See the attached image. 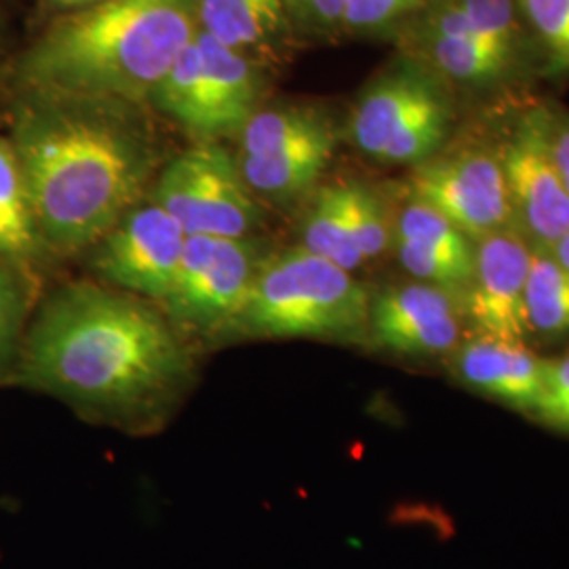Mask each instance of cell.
I'll return each instance as SVG.
<instances>
[{
  "mask_svg": "<svg viewBox=\"0 0 569 569\" xmlns=\"http://www.w3.org/2000/svg\"><path fill=\"white\" fill-rule=\"evenodd\" d=\"M291 28L284 0L199 2V30L253 60L281 44Z\"/></svg>",
  "mask_w": 569,
  "mask_h": 569,
  "instance_id": "cell-18",
  "label": "cell"
},
{
  "mask_svg": "<svg viewBox=\"0 0 569 569\" xmlns=\"http://www.w3.org/2000/svg\"><path fill=\"white\" fill-rule=\"evenodd\" d=\"M188 234L161 204L129 209L96 247L93 268L117 289L163 302L176 281Z\"/></svg>",
  "mask_w": 569,
  "mask_h": 569,
  "instance_id": "cell-12",
  "label": "cell"
},
{
  "mask_svg": "<svg viewBox=\"0 0 569 569\" xmlns=\"http://www.w3.org/2000/svg\"><path fill=\"white\" fill-rule=\"evenodd\" d=\"M549 253L559 264L569 270V232L566 237H561L557 243L552 244Z\"/></svg>",
  "mask_w": 569,
  "mask_h": 569,
  "instance_id": "cell-31",
  "label": "cell"
},
{
  "mask_svg": "<svg viewBox=\"0 0 569 569\" xmlns=\"http://www.w3.org/2000/svg\"><path fill=\"white\" fill-rule=\"evenodd\" d=\"M409 190L411 199L432 207L475 241L510 226L509 194L498 150L477 146L441 150L413 167Z\"/></svg>",
  "mask_w": 569,
  "mask_h": 569,
  "instance_id": "cell-11",
  "label": "cell"
},
{
  "mask_svg": "<svg viewBox=\"0 0 569 569\" xmlns=\"http://www.w3.org/2000/svg\"><path fill=\"white\" fill-rule=\"evenodd\" d=\"M531 244L505 226L475 241V266L462 306L479 336L521 342L528 336L526 283Z\"/></svg>",
  "mask_w": 569,
  "mask_h": 569,
  "instance_id": "cell-13",
  "label": "cell"
},
{
  "mask_svg": "<svg viewBox=\"0 0 569 569\" xmlns=\"http://www.w3.org/2000/svg\"><path fill=\"white\" fill-rule=\"evenodd\" d=\"M348 201L359 249L369 260L380 258L392 244V220L382 197L361 182H348Z\"/></svg>",
  "mask_w": 569,
  "mask_h": 569,
  "instance_id": "cell-25",
  "label": "cell"
},
{
  "mask_svg": "<svg viewBox=\"0 0 569 569\" xmlns=\"http://www.w3.org/2000/svg\"><path fill=\"white\" fill-rule=\"evenodd\" d=\"M427 0H345L342 32L352 37H387L411 20Z\"/></svg>",
  "mask_w": 569,
  "mask_h": 569,
  "instance_id": "cell-24",
  "label": "cell"
},
{
  "mask_svg": "<svg viewBox=\"0 0 569 569\" xmlns=\"http://www.w3.org/2000/svg\"><path fill=\"white\" fill-rule=\"evenodd\" d=\"M256 199L239 161L220 142L194 143L164 164L152 186V201L186 234L249 237L260 224Z\"/></svg>",
  "mask_w": 569,
  "mask_h": 569,
  "instance_id": "cell-8",
  "label": "cell"
},
{
  "mask_svg": "<svg viewBox=\"0 0 569 569\" xmlns=\"http://www.w3.org/2000/svg\"><path fill=\"white\" fill-rule=\"evenodd\" d=\"M18 274V268L0 260V371L16 355L26 310L23 289Z\"/></svg>",
  "mask_w": 569,
  "mask_h": 569,
  "instance_id": "cell-26",
  "label": "cell"
},
{
  "mask_svg": "<svg viewBox=\"0 0 569 569\" xmlns=\"http://www.w3.org/2000/svg\"><path fill=\"white\" fill-rule=\"evenodd\" d=\"M528 331L545 338L569 336V270L549 251H533L526 283Z\"/></svg>",
  "mask_w": 569,
  "mask_h": 569,
  "instance_id": "cell-21",
  "label": "cell"
},
{
  "mask_svg": "<svg viewBox=\"0 0 569 569\" xmlns=\"http://www.w3.org/2000/svg\"><path fill=\"white\" fill-rule=\"evenodd\" d=\"M260 63L199 30L171 63L148 106L178 122L197 142L239 138L260 110Z\"/></svg>",
  "mask_w": 569,
  "mask_h": 569,
  "instance_id": "cell-7",
  "label": "cell"
},
{
  "mask_svg": "<svg viewBox=\"0 0 569 569\" xmlns=\"http://www.w3.org/2000/svg\"><path fill=\"white\" fill-rule=\"evenodd\" d=\"M338 146L336 127L266 154H239L244 182L256 197L289 203L319 182Z\"/></svg>",
  "mask_w": 569,
  "mask_h": 569,
  "instance_id": "cell-17",
  "label": "cell"
},
{
  "mask_svg": "<svg viewBox=\"0 0 569 569\" xmlns=\"http://www.w3.org/2000/svg\"><path fill=\"white\" fill-rule=\"evenodd\" d=\"M42 251L20 157L9 136H0V260L23 272L37 264Z\"/></svg>",
  "mask_w": 569,
  "mask_h": 569,
  "instance_id": "cell-19",
  "label": "cell"
},
{
  "mask_svg": "<svg viewBox=\"0 0 569 569\" xmlns=\"http://www.w3.org/2000/svg\"><path fill=\"white\" fill-rule=\"evenodd\" d=\"M536 44L540 72L569 77V0H517Z\"/></svg>",
  "mask_w": 569,
  "mask_h": 569,
  "instance_id": "cell-23",
  "label": "cell"
},
{
  "mask_svg": "<svg viewBox=\"0 0 569 569\" xmlns=\"http://www.w3.org/2000/svg\"><path fill=\"white\" fill-rule=\"evenodd\" d=\"M20 378L91 422L150 432L192 385L194 361L178 327L146 298L81 283L42 305L21 342Z\"/></svg>",
  "mask_w": 569,
  "mask_h": 569,
  "instance_id": "cell-1",
  "label": "cell"
},
{
  "mask_svg": "<svg viewBox=\"0 0 569 569\" xmlns=\"http://www.w3.org/2000/svg\"><path fill=\"white\" fill-rule=\"evenodd\" d=\"M451 87L406 53L367 82L352 108V146L380 164L425 163L443 150L453 124Z\"/></svg>",
  "mask_w": 569,
  "mask_h": 569,
  "instance_id": "cell-6",
  "label": "cell"
},
{
  "mask_svg": "<svg viewBox=\"0 0 569 569\" xmlns=\"http://www.w3.org/2000/svg\"><path fill=\"white\" fill-rule=\"evenodd\" d=\"M262 258L249 237L188 234L176 281L161 302L164 315L183 338H226Z\"/></svg>",
  "mask_w": 569,
  "mask_h": 569,
  "instance_id": "cell-9",
  "label": "cell"
},
{
  "mask_svg": "<svg viewBox=\"0 0 569 569\" xmlns=\"http://www.w3.org/2000/svg\"><path fill=\"white\" fill-rule=\"evenodd\" d=\"M329 127H336L331 117L315 106L293 103L260 108L239 133V154H266Z\"/></svg>",
  "mask_w": 569,
  "mask_h": 569,
  "instance_id": "cell-22",
  "label": "cell"
},
{
  "mask_svg": "<svg viewBox=\"0 0 569 569\" xmlns=\"http://www.w3.org/2000/svg\"><path fill=\"white\" fill-rule=\"evenodd\" d=\"M302 247L348 272L366 264L355 237L348 182L327 183L315 192L302 222Z\"/></svg>",
  "mask_w": 569,
  "mask_h": 569,
  "instance_id": "cell-20",
  "label": "cell"
},
{
  "mask_svg": "<svg viewBox=\"0 0 569 569\" xmlns=\"http://www.w3.org/2000/svg\"><path fill=\"white\" fill-rule=\"evenodd\" d=\"M549 142L552 161L569 194V114L549 108Z\"/></svg>",
  "mask_w": 569,
  "mask_h": 569,
  "instance_id": "cell-29",
  "label": "cell"
},
{
  "mask_svg": "<svg viewBox=\"0 0 569 569\" xmlns=\"http://www.w3.org/2000/svg\"><path fill=\"white\" fill-rule=\"evenodd\" d=\"M44 249L100 243L142 203L161 150L142 103L21 89L11 133Z\"/></svg>",
  "mask_w": 569,
  "mask_h": 569,
  "instance_id": "cell-2",
  "label": "cell"
},
{
  "mask_svg": "<svg viewBox=\"0 0 569 569\" xmlns=\"http://www.w3.org/2000/svg\"><path fill=\"white\" fill-rule=\"evenodd\" d=\"M536 413L552 427L569 430V355L547 361L545 390Z\"/></svg>",
  "mask_w": 569,
  "mask_h": 569,
  "instance_id": "cell-28",
  "label": "cell"
},
{
  "mask_svg": "<svg viewBox=\"0 0 569 569\" xmlns=\"http://www.w3.org/2000/svg\"><path fill=\"white\" fill-rule=\"evenodd\" d=\"M451 367L465 387L515 409L538 411L547 361L521 342L477 336L453 350Z\"/></svg>",
  "mask_w": 569,
  "mask_h": 569,
  "instance_id": "cell-16",
  "label": "cell"
},
{
  "mask_svg": "<svg viewBox=\"0 0 569 569\" xmlns=\"http://www.w3.org/2000/svg\"><path fill=\"white\" fill-rule=\"evenodd\" d=\"M49 2L53 7H58L63 13H70V11H79V9L102 4V2H108V0H49Z\"/></svg>",
  "mask_w": 569,
  "mask_h": 569,
  "instance_id": "cell-30",
  "label": "cell"
},
{
  "mask_svg": "<svg viewBox=\"0 0 569 569\" xmlns=\"http://www.w3.org/2000/svg\"><path fill=\"white\" fill-rule=\"evenodd\" d=\"M291 26L310 37H333L342 32L345 0H284Z\"/></svg>",
  "mask_w": 569,
  "mask_h": 569,
  "instance_id": "cell-27",
  "label": "cell"
},
{
  "mask_svg": "<svg viewBox=\"0 0 569 569\" xmlns=\"http://www.w3.org/2000/svg\"><path fill=\"white\" fill-rule=\"evenodd\" d=\"M369 300L352 272L300 244L262 258L226 338L363 342Z\"/></svg>",
  "mask_w": 569,
  "mask_h": 569,
  "instance_id": "cell-5",
  "label": "cell"
},
{
  "mask_svg": "<svg viewBox=\"0 0 569 569\" xmlns=\"http://www.w3.org/2000/svg\"><path fill=\"white\" fill-rule=\"evenodd\" d=\"M199 2L108 0L63 13L21 58V89L148 106L199 34Z\"/></svg>",
  "mask_w": 569,
  "mask_h": 569,
  "instance_id": "cell-3",
  "label": "cell"
},
{
  "mask_svg": "<svg viewBox=\"0 0 569 569\" xmlns=\"http://www.w3.org/2000/svg\"><path fill=\"white\" fill-rule=\"evenodd\" d=\"M395 41L451 89L491 91L540 72L517 0H427Z\"/></svg>",
  "mask_w": 569,
  "mask_h": 569,
  "instance_id": "cell-4",
  "label": "cell"
},
{
  "mask_svg": "<svg viewBox=\"0 0 569 569\" xmlns=\"http://www.w3.org/2000/svg\"><path fill=\"white\" fill-rule=\"evenodd\" d=\"M367 340L399 357H439L462 340L458 300L435 284H390L369 300Z\"/></svg>",
  "mask_w": 569,
  "mask_h": 569,
  "instance_id": "cell-14",
  "label": "cell"
},
{
  "mask_svg": "<svg viewBox=\"0 0 569 569\" xmlns=\"http://www.w3.org/2000/svg\"><path fill=\"white\" fill-rule=\"evenodd\" d=\"M510 204V226L533 251H550L569 232V194L552 161L549 106H536L510 127L498 148Z\"/></svg>",
  "mask_w": 569,
  "mask_h": 569,
  "instance_id": "cell-10",
  "label": "cell"
},
{
  "mask_svg": "<svg viewBox=\"0 0 569 569\" xmlns=\"http://www.w3.org/2000/svg\"><path fill=\"white\" fill-rule=\"evenodd\" d=\"M392 244L413 279L462 302L475 266V239L467 232L432 207L411 199L392 222Z\"/></svg>",
  "mask_w": 569,
  "mask_h": 569,
  "instance_id": "cell-15",
  "label": "cell"
}]
</instances>
